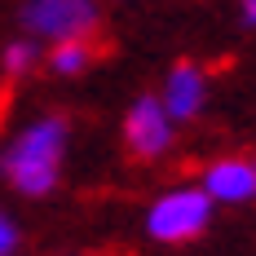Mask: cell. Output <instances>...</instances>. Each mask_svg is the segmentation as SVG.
I'll return each instance as SVG.
<instances>
[{
    "instance_id": "3957f363",
    "label": "cell",
    "mask_w": 256,
    "mask_h": 256,
    "mask_svg": "<svg viewBox=\"0 0 256 256\" xmlns=\"http://www.w3.org/2000/svg\"><path fill=\"white\" fill-rule=\"evenodd\" d=\"M18 22L26 36L62 44V40H88L102 14H98V0H22Z\"/></svg>"
},
{
    "instance_id": "5b68a950",
    "label": "cell",
    "mask_w": 256,
    "mask_h": 256,
    "mask_svg": "<svg viewBox=\"0 0 256 256\" xmlns=\"http://www.w3.org/2000/svg\"><path fill=\"white\" fill-rule=\"evenodd\" d=\"M199 190H204L212 204L221 208H238V204H252L256 199V159H212L204 168V181H199Z\"/></svg>"
},
{
    "instance_id": "6da1fadb",
    "label": "cell",
    "mask_w": 256,
    "mask_h": 256,
    "mask_svg": "<svg viewBox=\"0 0 256 256\" xmlns=\"http://www.w3.org/2000/svg\"><path fill=\"white\" fill-rule=\"evenodd\" d=\"M66 137L71 124L62 115H40L0 150V177L9 181L22 199H44L62 181V159H66Z\"/></svg>"
},
{
    "instance_id": "9c48e42d",
    "label": "cell",
    "mask_w": 256,
    "mask_h": 256,
    "mask_svg": "<svg viewBox=\"0 0 256 256\" xmlns=\"http://www.w3.org/2000/svg\"><path fill=\"white\" fill-rule=\"evenodd\" d=\"M18 238H22V234H18V221H14L9 212H0V256L18 252Z\"/></svg>"
},
{
    "instance_id": "ba28073f",
    "label": "cell",
    "mask_w": 256,
    "mask_h": 256,
    "mask_svg": "<svg viewBox=\"0 0 256 256\" xmlns=\"http://www.w3.org/2000/svg\"><path fill=\"white\" fill-rule=\"evenodd\" d=\"M0 66H4V76H26V71H36V66H40V40H36V36L9 40L4 53H0Z\"/></svg>"
},
{
    "instance_id": "30bf717a",
    "label": "cell",
    "mask_w": 256,
    "mask_h": 256,
    "mask_svg": "<svg viewBox=\"0 0 256 256\" xmlns=\"http://www.w3.org/2000/svg\"><path fill=\"white\" fill-rule=\"evenodd\" d=\"M238 18H243V26L256 31V0H238Z\"/></svg>"
},
{
    "instance_id": "7a4b0ae2",
    "label": "cell",
    "mask_w": 256,
    "mask_h": 256,
    "mask_svg": "<svg viewBox=\"0 0 256 256\" xmlns=\"http://www.w3.org/2000/svg\"><path fill=\"white\" fill-rule=\"evenodd\" d=\"M212 212H216V204L208 199L199 186H177V190H164L146 208V234L154 243H168V248L194 243L212 226Z\"/></svg>"
},
{
    "instance_id": "277c9868",
    "label": "cell",
    "mask_w": 256,
    "mask_h": 256,
    "mask_svg": "<svg viewBox=\"0 0 256 256\" xmlns=\"http://www.w3.org/2000/svg\"><path fill=\"white\" fill-rule=\"evenodd\" d=\"M172 137H177V124L164 110V102L154 93H137L124 115V146L137 159H159L172 150Z\"/></svg>"
},
{
    "instance_id": "8992f818",
    "label": "cell",
    "mask_w": 256,
    "mask_h": 256,
    "mask_svg": "<svg viewBox=\"0 0 256 256\" xmlns=\"http://www.w3.org/2000/svg\"><path fill=\"white\" fill-rule=\"evenodd\" d=\"M159 102L172 115V124H190L208 102V76L194 66V62H177L168 76H164V88H159Z\"/></svg>"
},
{
    "instance_id": "52a82bcc",
    "label": "cell",
    "mask_w": 256,
    "mask_h": 256,
    "mask_svg": "<svg viewBox=\"0 0 256 256\" xmlns=\"http://www.w3.org/2000/svg\"><path fill=\"white\" fill-rule=\"evenodd\" d=\"M88 66H93V44H88V40H62V44L49 49V71L62 76V80L84 76Z\"/></svg>"
}]
</instances>
